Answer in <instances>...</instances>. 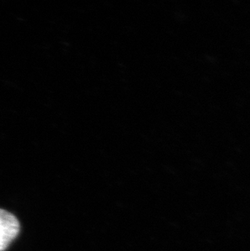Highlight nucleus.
<instances>
[{"instance_id": "obj_1", "label": "nucleus", "mask_w": 250, "mask_h": 251, "mask_svg": "<svg viewBox=\"0 0 250 251\" xmlns=\"http://www.w3.org/2000/svg\"><path fill=\"white\" fill-rule=\"evenodd\" d=\"M20 232V225L12 214L0 209V251L7 249Z\"/></svg>"}]
</instances>
